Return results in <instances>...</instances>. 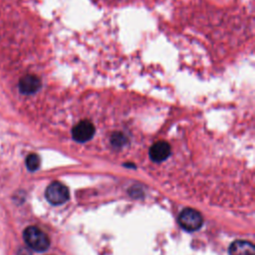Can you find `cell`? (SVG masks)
Here are the masks:
<instances>
[{
  "label": "cell",
  "mask_w": 255,
  "mask_h": 255,
  "mask_svg": "<svg viewBox=\"0 0 255 255\" xmlns=\"http://www.w3.org/2000/svg\"><path fill=\"white\" fill-rule=\"evenodd\" d=\"M127 136L122 133V132H116L113 134L112 138H111V142L113 145L117 146V147H120V146H123L124 144L127 143Z\"/></svg>",
  "instance_id": "9"
},
{
  "label": "cell",
  "mask_w": 255,
  "mask_h": 255,
  "mask_svg": "<svg viewBox=\"0 0 255 255\" xmlns=\"http://www.w3.org/2000/svg\"><path fill=\"white\" fill-rule=\"evenodd\" d=\"M45 197L51 204L60 205L69 199L70 192L65 184L59 181H54L46 188Z\"/></svg>",
  "instance_id": "3"
},
{
  "label": "cell",
  "mask_w": 255,
  "mask_h": 255,
  "mask_svg": "<svg viewBox=\"0 0 255 255\" xmlns=\"http://www.w3.org/2000/svg\"><path fill=\"white\" fill-rule=\"evenodd\" d=\"M41 88V81L35 75H25L19 80V90L24 95H32Z\"/></svg>",
  "instance_id": "6"
},
{
  "label": "cell",
  "mask_w": 255,
  "mask_h": 255,
  "mask_svg": "<svg viewBox=\"0 0 255 255\" xmlns=\"http://www.w3.org/2000/svg\"><path fill=\"white\" fill-rule=\"evenodd\" d=\"M170 151H171V148L168 142L164 140H158L150 146L148 154L152 161L161 162L169 156Z\"/></svg>",
  "instance_id": "5"
},
{
  "label": "cell",
  "mask_w": 255,
  "mask_h": 255,
  "mask_svg": "<svg viewBox=\"0 0 255 255\" xmlns=\"http://www.w3.org/2000/svg\"><path fill=\"white\" fill-rule=\"evenodd\" d=\"M228 252L229 255H255V248L249 241L236 240L230 244Z\"/></svg>",
  "instance_id": "7"
},
{
  "label": "cell",
  "mask_w": 255,
  "mask_h": 255,
  "mask_svg": "<svg viewBox=\"0 0 255 255\" xmlns=\"http://www.w3.org/2000/svg\"><path fill=\"white\" fill-rule=\"evenodd\" d=\"M23 238L26 245L37 252H44L50 246L48 235L36 226H28L23 231Z\"/></svg>",
  "instance_id": "1"
},
{
  "label": "cell",
  "mask_w": 255,
  "mask_h": 255,
  "mask_svg": "<svg viewBox=\"0 0 255 255\" xmlns=\"http://www.w3.org/2000/svg\"><path fill=\"white\" fill-rule=\"evenodd\" d=\"M95 126L87 120L81 121L72 128L73 139L78 142H86L90 140L95 135Z\"/></svg>",
  "instance_id": "4"
},
{
  "label": "cell",
  "mask_w": 255,
  "mask_h": 255,
  "mask_svg": "<svg viewBox=\"0 0 255 255\" xmlns=\"http://www.w3.org/2000/svg\"><path fill=\"white\" fill-rule=\"evenodd\" d=\"M26 166L28 168V170L30 171H36L39 167H40V157L38 154L36 153H30L27 157H26Z\"/></svg>",
  "instance_id": "8"
},
{
  "label": "cell",
  "mask_w": 255,
  "mask_h": 255,
  "mask_svg": "<svg viewBox=\"0 0 255 255\" xmlns=\"http://www.w3.org/2000/svg\"><path fill=\"white\" fill-rule=\"evenodd\" d=\"M178 223L184 230L192 232L198 230L201 227L203 218L197 210L192 208H184L179 213Z\"/></svg>",
  "instance_id": "2"
}]
</instances>
